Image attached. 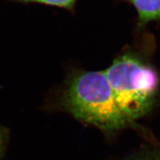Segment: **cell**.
<instances>
[{"mask_svg":"<svg viewBox=\"0 0 160 160\" xmlns=\"http://www.w3.org/2000/svg\"><path fill=\"white\" fill-rule=\"evenodd\" d=\"M62 104L77 119L106 131L119 129L130 122L122 113L104 71L82 72L73 76Z\"/></svg>","mask_w":160,"mask_h":160,"instance_id":"1","label":"cell"},{"mask_svg":"<svg viewBox=\"0 0 160 160\" xmlns=\"http://www.w3.org/2000/svg\"><path fill=\"white\" fill-rule=\"evenodd\" d=\"M104 72L120 109L130 122L149 111L159 85L154 70L137 58L125 55Z\"/></svg>","mask_w":160,"mask_h":160,"instance_id":"2","label":"cell"},{"mask_svg":"<svg viewBox=\"0 0 160 160\" xmlns=\"http://www.w3.org/2000/svg\"><path fill=\"white\" fill-rule=\"evenodd\" d=\"M134 5L143 22L160 19V0H129Z\"/></svg>","mask_w":160,"mask_h":160,"instance_id":"3","label":"cell"},{"mask_svg":"<svg viewBox=\"0 0 160 160\" xmlns=\"http://www.w3.org/2000/svg\"><path fill=\"white\" fill-rule=\"evenodd\" d=\"M11 1L21 2H39L45 5L65 8H71L76 0H11Z\"/></svg>","mask_w":160,"mask_h":160,"instance_id":"4","label":"cell"},{"mask_svg":"<svg viewBox=\"0 0 160 160\" xmlns=\"http://www.w3.org/2000/svg\"><path fill=\"white\" fill-rule=\"evenodd\" d=\"M3 145V135L1 131H0V151H1Z\"/></svg>","mask_w":160,"mask_h":160,"instance_id":"5","label":"cell"}]
</instances>
